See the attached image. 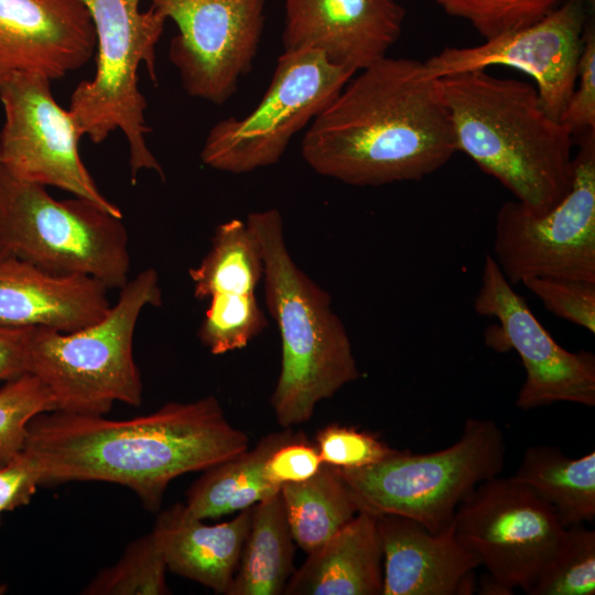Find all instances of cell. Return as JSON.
I'll list each match as a JSON object with an SVG mask.
<instances>
[{
  "instance_id": "obj_10",
  "label": "cell",
  "mask_w": 595,
  "mask_h": 595,
  "mask_svg": "<svg viewBox=\"0 0 595 595\" xmlns=\"http://www.w3.org/2000/svg\"><path fill=\"white\" fill-rule=\"evenodd\" d=\"M566 195L542 215L516 199L498 209L493 250L511 285L532 277L595 282V129L582 133Z\"/></svg>"
},
{
  "instance_id": "obj_37",
  "label": "cell",
  "mask_w": 595,
  "mask_h": 595,
  "mask_svg": "<svg viewBox=\"0 0 595 595\" xmlns=\"http://www.w3.org/2000/svg\"><path fill=\"white\" fill-rule=\"evenodd\" d=\"M29 328L0 326V381H8L26 372Z\"/></svg>"
},
{
  "instance_id": "obj_8",
  "label": "cell",
  "mask_w": 595,
  "mask_h": 595,
  "mask_svg": "<svg viewBox=\"0 0 595 595\" xmlns=\"http://www.w3.org/2000/svg\"><path fill=\"white\" fill-rule=\"evenodd\" d=\"M505 462L502 430L490 419L470 418L446 448L426 454L397 450L377 464L338 472L359 511L402 516L439 533L477 485L500 475Z\"/></svg>"
},
{
  "instance_id": "obj_28",
  "label": "cell",
  "mask_w": 595,
  "mask_h": 595,
  "mask_svg": "<svg viewBox=\"0 0 595 595\" xmlns=\"http://www.w3.org/2000/svg\"><path fill=\"white\" fill-rule=\"evenodd\" d=\"M529 595H594L595 531L566 527Z\"/></svg>"
},
{
  "instance_id": "obj_23",
  "label": "cell",
  "mask_w": 595,
  "mask_h": 595,
  "mask_svg": "<svg viewBox=\"0 0 595 595\" xmlns=\"http://www.w3.org/2000/svg\"><path fill=\"white\" fill-rule=\"evenodd\" d=\"M294 540L280 490L252 506L240 560L226 595H281L293 573Z\"/></svg>"
},
{
  "instance_id": "obj_12",
  "label": "cell",
  "mask_w": 595,
  "mask_h": 595,
  "mask_svg": "<svg viewBox=\"0 0 595 595\" xmlns=\"http://www.w3.org/2000/svg\"><path fill=\"white\" fill-rule=\"evenodd\" d=\"M4 122L0 165L18 178L55 186L122 218L83 163V137L71 112L52 94V80L34 73H14L0 86Z\"/></svg>"
},
{
  "instance_id": "obj_33",
  "label": "cell",
  "mask_w": 595,
  "mask_h": 595,
  "mask_svg": "<svg viewBox=\"0 0 595 595\" xmlns=\"http://www.w3.org/2000/svg\"><path fill=\"white\" fill-rule=\"evenodd\" d=\"M521 283L552 314L595 333V282L532 277Z\"/></svg>"
},
{
  "instance_id": "obj_7",
  "label": "cell",
  "mask_w": 595,
  "mask_h": 595,
  "mask_svg": "<svg viewBox=\"0 0 595 595\" xmlns=\"http://www.w3.org/2000/svg\"><path fill=\"white\" fill-rule=\"evenodd\" d=\"M121 219L85 198L57 201L46 186L0 165V260H20L54 274L89 275L108 289H121L130 271Z\"/></svg>"
},
{
  "instance_id": "obj_9",
  "label": "cell",
  "mask_w": 595,
  "mask_h": 595,
  "mask_svg": "<svg viewBox=\"0 0 595 595\" xmlns=\"http://www.w3.org/2000/svg\"><path fill=\"white\" fill-rule=\"evenodd\" d=\"M355 74L318 52L284 51L252 111L242 118H224L210 128L202 162L232 174L278 163L292 138L309 127Z\"/></svg>"
},
{
  "instance_id": "obj_11",
  "label": "cell",
  "mask_w": 595,
  "mask_h": 595,
  "mask_svg": "<svg viewBox=\"0 0 595 595\" xmlns=\"http://www.w3.org/2000/svg\"><path fill=\"white\" fill-rule=\"evenodd\" d=\"M454 536L506 595L527 594L555 551L566 527L529 487L494 477L477 485L457 507Z\"/></svg>"
},
{
  "instance_id": "obj_15",
  "label": "cell",
  "mask_w": 595,
  "mask_h": 595,
  "mask_svg": "<svg viewBox=\"0 0 595 595\" xmlns=\"http://www.w3.org/2000/svg\"><path fill=\"white\" fill-rule=\"evenodd\" d=\"M588 24L586 0H565L536 23L468 47H445L424 61L435 78L489 66L516 68L532 77L544 110L559 120L577 78Z\"/></svg>"
},
{
  "instance_id": "obj_5",
  "label": "cell",
  "mask_w": 595,
  "mask_h": 595,
  "mask_svg": "<svg viewBox=\"0 0 595 595\" xmlns=\"http://www.w3.org/2000/svg\"><path fill=\"white\" fill-rule=\"evenodd\" d=\"M161 304L158 272L142 270L97 323L71 333L31 327L26 372L46 385L55 410L105 415L115 402L139 407L143 386L133 358L134 329L145 306Z\"/></svg>"
},
{
  "instance_id": "obj_18",
  "label": "cell",
  "mask_w": 595,
  "mask_h": 595,
  "mask_svg": "<svg viewBox=\"0 0 595 595\" xmlns=\"http://www.w3.org/2000/svg\"><path fill=\"white\" fill-rule=\"evenodd\" d=\"M381 595H470L478 561L456 540L450 524L432 533L419 522L379 515Z\"/></svg>"
},
{
  "instance_id": "obj_31",
  "label": "cell",
  "mask_w": 595,
  "mask_h": 595,
  "mask_svg": "<svg viewBox=\"0 0 595 595\" xmlns=\"http://www.w3.org/2000/svg\"><path fill=\"white\" fill-rule=\"evenodd\" d=\"M565 0H435L450 15L463 19L485 39L538 22Z\"/></svg>"
},
{
  "instance_id": "obj_1",
  "label": "cell",
  "mask_w": 595,
  "mask_h": 595,
  "mask_svg": "<svg viewBox=\"0 0 595 595\" xmlns=\"http://www.w3.org/2000/svg\"><path fill=\"white\" fill-rule=\"evenodd\" d=\"M249 448L246 432L226 418L215 396L169 402L129 420L60 410L28 425L23 451L42 485L99 480L126 486L152 512L171 480L205 470Z\"/></svg>"
},
{
  "instance_id": "obj_13",
  "label": "cell",
  "mask_w": 595,
  "mask_h": 595,
  "mask_svg": "<svg viewBox=\"0 0 595 595\" xmlns=\"http://www.w3.org/2000/svg\"><path fill=\"white\" fill-rule=\"evenodd\" d=\"M172 20L177 34L169 58L192 97L225 104L257 56L266 0H149Z\"/></svg>"
},
{
  "instance_id": "obj_16",
  "label": "cell",
  "mask_w": 595,
  "mask_h": 595,
  "mask_svg": "<svg viewBox=\"0 0 595 595\" xmlns=\"http://www.w3.org/2000/svg\"><path fill=\"white\" fill-rule=\"evenodd\" d=\"M404 17L397 0H284L283 47L357 73L387 56Z\"/></svg>"
},
{
  "instance_id": "obj_30",
  "label": "cell",
  "mask_w": 595,
  "mask_h": 595,
  "mask_svg": "<svg viewBox=\"0 0 595 595\" xmlns=\"http://www.w3.org/2000/svg\"><path fill=\"white\" fill-rule=\"evenodd\" d=\"M52 410L53 396L36 376L25 372L6 381L0 388V467L23 448L31 420Z\"/></svg>"
},
{
  "instance_id": "obj_36",
  "label": "cell",
  "mask_w": 595,
  "mask_h": 595,
  "mask_svg": "<svg viewBox=\"0 0 595 595\" xmlns=\"http://www.w3.org/2000/svg\"><path fill=\"white\" fill-rule=\"evenodd\" d=\"M39 486L40 475L32 459L21 450L0 467V513L28 505Z\"/></svg>"
},
{
  "instance_id": "obj_4",
  "label": "cell",
  "mask_w": 595,
  "mask_h": 595,
  "mask_svg": "<svg viewBox=\"0 0 595 595\" xmlns=\"http://www.w3.org/2000/svg\"><path fill=\"white\" fill-rule=\"evenodd\" d=\"M260 245L264 299L281 337V368L271 407L283 429L307 422L318 402L360 378L348 333L331 296L288 250L277 208L246 219Z\"/></svg>"
},
{
  "instance_id": "obj_35",
  "label": "cell",
  "mask_w": 595,
  "mask_h": 595,
  "mask_svg": "<svg viewBox=\"0 0 595 595\" xmlns=\"http://www.w3.org/2000/svg\"><path fill=\"white\" fill-rule=\"evenodd\" d=\"M323 465L317 447L302 433L274 450L263 467L264 478L281 488L288 483L304 482L314 476Z\"/></svg>"
},
{
  "instance_id": "obj_27",
  "label": "cell",
  "mask_w": 595,
  "mask_h": 595,
  "mask_svg": "<svg viewBox=\"0 0 595 595\" xmlns=\"http://www.w3.org/2000/svg\"><path fill=\"white\" fill-rule=\"evenodd\" d=\"M166 563L152 531L127 545L112 566L98 572L87 595H167Z\"/></svg>"
},
{
  "instance_id": "obj_6",
  "label": "cell",
  "mask_w": 595,
  "mask_h": 595,
  "mask_svg": "<svg viewBox=\"0 0 595 595\" xmlns=\"http://www.w3.org/2000/svg\"><path fill=\"white\" fill-rule=\"evenodd\" d=\"M93 22L96 39V72L80 82L71 96L68 111L82 136L104 142L120 130L128 143L131 183L140 171L155 172L163 181L164 171L149 149L147 99L139 88V67L145 65L156 83V44L166 18L150 7L140 9L141 0H80Z\"/></svg>"
},
{
  "instance_id": "obj_34",
  "label": "cell",
  "mask_w": 595,
  "mask_h": 595,
  "mask_svg": "<svg viewBox=\"0 0 595 595\" xmlns=\"http://www.w3.org/2000/svg\"><path fill=\"white\" fill-rule=\"evenodd\" d=\"M559 121L573 137L595 129V32L589 22L578 61L576 84Z\"/></svg>"
},
{
  "instance_id": "obj_38",
  "label": "cell",
  "mask_w": 595,
  "mask_h": 595,
  "mask_svg": "<svg viewBox=\"0 0 595 595\" xmlns=\"http://www.w3.org/2000/svg\"><path fill=\"white\" fill-rule=\"evenodd\" d=\"M6 592V586L4 585H0V594H3Z\"/></svg>"
},
{
  "instance_id": "obj_32",
  "label": "cell",
  "mask_w": 595,
  "mask_h": 595,
  "mask_svg": "<svg viewBox=\"0 0 595 595\" xmlns=\"http://www.w3.org/2000/svg\"><path fill=\"white\" fill-rule=\"evenodd\" d=\"M315 442L323 463L342 469L377 464L397 451L370 432L335 423L322 428Z\"/></svg>"
},
{
  "instance_id": "obj_3",
  "label": "cell",
  "mask_w": 595,
  "mask_h": 595,
  "mask_svg": "<svg viewBox=\"0 0 595 595\" xmlns=\"http://www.w3.org/2000/svg\"><path fill=\"white\" fill-rule=\"evenodd\" d=\"M457 152L532 214L553 208L573 180L574 137L544 110L530 83L486 69L439 78Z\"/></svg>"
},
{
  "instance_id": "obj_17",
  "label": "cell",
  "mask_w": 595,
  "mask_h": 595,
  "mask_svg": "<svg viewBox=\"0 0 595 595\" xmlns=\"http://www.w3.org/2000/svg\"><path fill=\"white\" fill-rule=\"evenodd\" d=\"M95 51L93 22L80 0H0V86L14 73L60 79Z\"/></svg>"
},
{
  "instance_id": "obj_14",
  "label": "cell",
  "mask_w": 595,
  "mask_h": 595,
  "mask_svg": "<svg viewBox=\"0 0 595 595\" xmlns=\"http://www.w3.org/2000/svg\"><path fill=\"white\" fill-rule=\"evenodd\" d=\"M512 286L486 255L474 310L500 324L499 332L487 333L486 344L500 351L513 349L522 361L526 379L516 405L524 411L555 402L594 407V354L560 346Z\"/></svg>"
},
{
  "instance_id": "obj_2",
  "label": "cell",
  "mask_w": 595,
  "mask_h": 595,
  "mask_svg": "<svg viewBox=\"0 0 595 595\" xmlns=\"http://www.w3.org/2000/svg\"><path fill=\"white\" fill-rule=\"evenodd\" d=\"M424 62L386 56L357 72L309 125L302 158L354 186L416 182L457 152L448 110Z\"/></svg>"
},
{
  "instance_id": "obj_19",
  "label": "cell",
  "mask_w": 595,
  "mask_h": 595,
  "mask_svg": "<svg viewBox=\"0 0 595 595\" xmlns=\"http://www.w3.org/2000/svg\"><path fill=\"white\" fill-rule=\"evenodd\" d=\"M108 290L89 275L54 274L20 260H0V326L82 329L107 314Z\"/></svg>"
},
{
  "instance_id": "obj_26",
  "label": "cell",
  "mask_w": 595,
  "mask_h": 595,
  "mask_svg": "<svg viewBox=\"0 0 595 595\" xmlns=\"http://www.w3.org/2000/svg\"><path fill=\"white\" fill-rule=\"evenodd\" d=\"M198 300L219 293H255L263 277L260 245L246 220L219 224L198 266L188 270Z\"/></svg>"
},
{
  "instance_id": "obj_21",
  "label": "cell",
  "mask_w": 595,
  "mask_h": 595,
  "mask_svg": "<svg viewBox=\"0 0 595 595\" xmlns=\"http://www.w3.org/2000/svg\"><path fill=\"white\" fill-rule=\"evenodd\" d=\"M382 549L377 517L357 515L290 576L286 595H381Z\"/></svg>"
},
{
  "instance_id": "obj_20",
  "label": "cell",
  "mask_w": 595,
  "mask_h": 595,
  "mask_svg": "<svg viewBox=\"0 0 595 595\" xmlns=\"http://www.w3.org/2000/svg\"><path fill=\"white\" fill-rule=\"evenodd\" d=\"M252 507L230 521L206 524L183 504L161 511L152 533L167 570L225 594L236 573L249 532Z\"/></svg>"
},
{
  "instance_id": "obj_24",
  "label": "cell",
  "mask_w": 595,
  "mask_h": 595,
  "mask_svg": "<svg viewBox=\"0 0 595 595\" xmlns=\"http://www.w3.org/2000/svg\"><path fill=\"white\" fill-rule=\"evenodd\" d=\"M511 477L549 504L564 527L594 521V451L572 458L556 446H531Z\"/></svg>"
},
{
  "instance_id": "obj_25",
  "label": "cell",
  "mask_w": 595,
  "mask_h": 595,
  "mask_svg": "<svg viewBox=\"0 0 595 595\" xmlns=\"http://www.w3.org/2000/svg\"><path fill=\"white\" fill-rule=\"evenodd\" d=\"M280 494L293 540L306 554L359 511L338 468L324 463L311 478L282 485Z\"/></svg>"
},
{
  "instance_id": "obj_22",
  "label": "cell",
  "mask_w": 595,
  "mask_h": 595,
  "mask_svg": "<svg viewBox=\"0 0 595 595\" xmlns=\"http://www.w3.org/2000/svg\"><path fill=\"white\" fill-rule=\"evenodd\" d=\"M301 434L291 428L269 433L253 448L205 469L186 494L187 512L201 520L215 519L277 494L280 488L263 476L264 464L274 450Z\"/></svg>"
},
{
  "instance_id": "obj_29",
  "label": "cell",
  "mask_w": 595,
  "mask_h": 595,
  "mask_svg": "<svg viewBox=\"0 0 595 595\" xmlns=\"http://www.w3.org/2000/svg\"><path fill=\"white\" fill-rule=\"evenodd\" d=\"M209 300L197 335L213 355L246 347L268 325L255 293H219Z\"/></svg>"
}]
</instances>
